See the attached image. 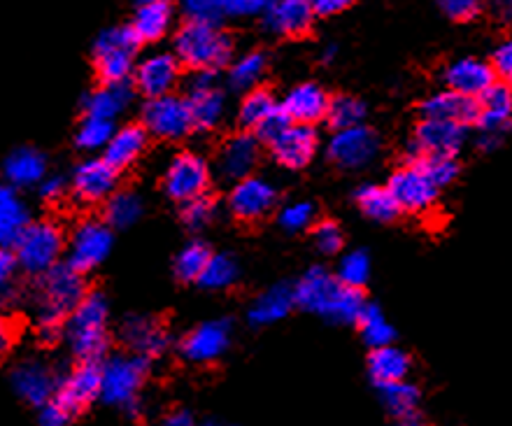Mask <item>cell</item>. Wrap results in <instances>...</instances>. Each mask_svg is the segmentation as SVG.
I'll return each mask as SVG.
<instances>
[{"label": "cell", "instance_id": "f35d334b", "mask_svg": "<svg viewBox=\"0 0 512 426\" xmlns=\"http://www.w3.org/2000/svg\"><path fill=\"white\" fill-rule=\"evenodd\" d=\"M142 217V198L133 191H115L105 201V222L112 229H128Z\"/></svg>", "mask_w": 512, "mask_h": 426}, {"label": "cell", "instance_id": "cb8c5ba5", "mask_svg": "<svg viewBox=\"0 0 512 426\" xmlns=\"http://www.w3.org/2000/svg\"><path fill=\"white\" fill-rule=\"evenodd\" d=\"M122 343L128 350L140 354V357L156 359L170 347V336L159 319L145 317V315H133L126 317L122 329H119Z\"/></svg>", "mask_w": 512, "mask_h": 426}, {"label": "cell", "instance_id": "e0dca14e", "mask_svg": "<svg viewBox=\"0 0 512 426\" xmlns=\"http://www.w3.org/2000/svg\"><path fill=\"white\" fill-rule=\"evenodd\" d=\"M277 189L266 177L250 175L245 180L233 182L229 194V210L240 222H259L275 208Z\"/></svg>", "mask_w": 512, "mask_h": 426}, {"label": "cell", "instance_id": "7dc6e473", "mask_svg": "<svg viewBox=\"0 0 512 426\" xmlns=\"http://www.w3.org/2000/svg\"><path fill=\"white\" fill-rule=\"evenodd\" d=\"M371 278V259L364 250L347 252L338 264V280L350 284V287H364Z\"/></svg>", "mask_w": 512, "mask_h": 426}, {"label": "cell", "instance_id": "7402d4cb", "mask_svg": "<svg viewBox=\"0 0 512 426\" xmlns=\"http://www.w3.org/2000/svg\"><path fill=\"white\" fill-rule=\"evenodd\" d=\"M263 26L280 38H298L310 31L315 19L312 0H266L263 7Z\"/></svg>", "mask_w": 512, "mask_h": 426}, {"label": "cell", "instance_id": "60d3db41", "mask_svg": "<svg viewBox=\"0 0 512 426\" xmlns=\"http://www.w3.org/2000/svg\"><path fill=\"white\" fill-rule=\"evenodd\" d=\"M115 133V119L84 115L80 129H77L75 142L84 152H98V149H105L110 145Z\"/></svg>", "mask_w": 512, "mask_h": 426}, {"label": "cell", "instance_id": "83f0119b", "mask_svg": "<svg viewBox=\"0 0 512 426\" xmlns=\"http://www.w3.org/2000/svg\"><path fill=\"white\" fill-rule=\"evenodd\" d=\"M422 117L431 119H450V122H461V124H475L480 112L478 98L464 96L454 89L438 91L426 98L422 103Z\"/></svg>", "mask_w": 512, "mask_h": 426}, {"label": "cell", "instance_id": "277c9868", "mask_svg": "<svg viewBox=\"0 0 512 426\" xmlns=\"http://www.w3.org/2000/svg\"><path fill=\"white\" fill-rule=\"evenodd\" d=\"M108 301L103 294H87L84 301L70 312L63 326L70 352L77 359H98L108 347Z\"/></svg>", "mask_w": 512, "mask_h": 426}, {"label": "cell", "instance_id": "f907efd6", "mask_svg": "<svg viewBox=\"0 0 512 426\" xmlns=\"http://www.w3.org/2000/svg\"><path fill=\"white\" fill-rule=\"evenodd\" d=\"M312 238H315V245L319 252L324 254H338L343 250V229L336 222H319L315 224V231H312Z\"/></svg>", "mask_w": 512, "mask_h": 426}, {"label": "cell", "instance_id": "e7e4bbea", "mask_svg": "<svg viewBox=\"0 0 512 426\" xmlns=\"http://www.w3.org/2000/svg\"><path fill=\"white\" fill-rule=\"evenodd\" d=\"M336 56V47H326L324 49V61H331Z\"/></svg>", "mask_w": 512, "mask_h": 426}, {"label": "cell", "instance_id": "e575fe53", "mask_svg": "<svg viewBox=\"0 0 512 426\" xmlns=\"http://www.w3.org/2000/svg\"><path fill=\"white\" fill-rule=\"evenodd\" d=\"M31 224L28 217V208L21 201V196L14 191V187H3L0 191V240L5 247H12L17 243L26 226Z\"/></svg>", "mask_w": 512, "mask_h": 426}, {"label": "cell", "instance_id": "94428289", "mask_svg": "<svg viewBox=\"0 0 512 426\" xmlns=\"http://www.w3.org/2000/svg\"><path fill=\"white\" fill-rule=\"evenodd\" d=\"M19 268V259L17 254L10 252V247L0 254V278H3L5 284H10V280L14 278V271Z\"/></svg>", "mask_w": 512, "mask_h": 426}, {"label": "cell", "instance_id": "9c48e42d", "mask_svg": "<svg viewBox=\"0 0 512 426\" xmlns=\"http://www.w3.org/2000/svg\"><path fill=\"white\" fill-rule=\"evenodd\" d=\"M142 126L161 140H182L196 131L187 98L173 94L147 98L142 108Z\"/></svg>", "mask_w": 512, "mask_h": 426}, {"label": "cell", "instance_id": "836d02e7", "mask_svg": "<svg viewBox=\"0 0 512 426\" xmlns=\"http://www.w3.org/2000/svg\"><path fill=\"white\" fill-rule=\"evenodd\" d=\"M133 91L128 82H105V87L91 91L84 98V115H94L103 119H117L131 103Z\"/></svg>", "mask_w": 512, "mask_h": 426}, {"label": "cell", "instance_id": "d6986e66", "mask_svg": "<svg viewBox=\"0 0 512 426\" xmlns=\"http://www.w3.org/2000/svg\"><path fill=\"white\" fill-rule=\"evenodd\" d=\"M468 138V124L450 122V119H431L422 117L417 124L415 136H412V156L419 154H450L464 147Z\"/></svg>", "mask_w": 512, "mask_h": 426}, {"label": "cell", "instance_id": "f6af8a7d", "mask_svg": "<svg viewBox=\"0 0 512 426\" xmlns=\"http://www.w3.org/2000/svg\"><path fill=\"white\" fill-rule=\"evenodd\" d=\"M238 275L240 271L236 259L229 257V254H212L198 282L208 289H229L238 280Z\"/></svg>", "mask_w": 512, "mask_h": 426}, {"label": "cell", "instance_id": "8992f818", "mask_svg": "<svg viewBox=\"0 0 512 426\" xmlns=\"http://www.w3.org/2000/svg\"><path fill=\"white\" fill-rule=\"evenodd\" d=\"M17 254L21 271L28 275H45L49 268L59 264L63 252V231L49 219L31 222L12 245Z\"/></svg>", "mask_w": 512, "mask_h": 426}, {"label": "cell", "instance_id": "74e56055", "mask_svg": "<svg viewBox=\"0 0 512 426\" xmlns=\"http://www.w3.org/2000/svg\"><path fill=\"white\" fill-rule=\"evenodd\" d=\"M282 105L275 101V96L266 89H252L250 94L243 98L238 110V119L245 129L256 131L259 126L275 115Z\"/></svg>", "mask_w": 512, "mask_h": 426}, {"label": "cell", "instance_id": "1f68e13d", "mask_svg": "<svg viewBox=\"0 0 512 426\" xmlns=\"http://www.w3.org/2000/svg\"><path fill=\"white\" fill-rule=\"evenodd\" d=\"M382 403L387 413L394 417L398 424H419L422 413H419V389L410 385L408 380L391 382V385L380 387Z\"/></svg>", "mask_w": 512, "mask_h": 426}, {"label": "cell", "instance_id": "9f6ffc18", "mask_svg": "<svg viewBox=\"0 0 512 426\" xmlns=\"http://www.w3.org/2000/svg\"><path fill=\"white\" fill-rule=\"evenodd\" d=\"M289 124H291L289 115H287V112H284V108H280L273 117L266 119V122H263L254 133L261 138V142H266V145H268V142H273L284 129H287Z\"/></svg>", "mask_w": 512, "mask_h": 426}, {"label": "cell", "instance_id": "91938a15", "mask_svg": "<svg viewBox=\"0 0 512 426\" xmlns=\"http://www.w3.org/2000/svg\"><path fill=\"white\" fill-rule=\"evenodd\" d=\"M352 0H312V7L319 17H333V14L343 12Z\"/></svg>", "mask_w": 512, "mask_h": 426}, {"label": "cell", "instance_id": "6125c7cd", "mask_svg": "<svg viewBox=\"0 0 512 426\" xmlns=\"http://www.w3.org/2000/svg\"><path fill=\"white\" fill-rule=\"evenodd\" d=\"M489 10L503 24H512V0H487Z\"/></svg>", "mask_w": 512, "mask_h": 426}, {"label": "cell", "instance_id": "d6a6232c", "mask_svg": "<svg viewBox=\"0 0 512 426\" xmlns=\"http://www.w3.org/2000/svg\"><path fill=\"white\" fill-rule=\"evenodd\" d=\"M147 133L149 131L145 126H124V129H119L115 136H112L110 145L103 149L105 159L119 170L131 168L133 163H138L140 156L145 154Z\"/></svg>", "mask_w": 512, "mask_h": 426}, {"label": "cell", "instance_id": "bcb514c9", "mask_svg": "<svg viewBox=\"0 0 512 426\" xmlns=\"http://www.w3.org/2000/svg\"><path fill=\"white\" fill-rule=\"evenodd\" d=\"M412 159H415L419 166L429 173L431 180L436 182L440 189L457 180L459 163L450 154H419V156H412Z\"/></svg>", "mask_w": 512, "mask_h": 426}, {"label": "cell", "instance_id": "be15d7a7", "mask_svg": "<svg viewBox=\"0 0 512 426\" xmlns=\"http://www.w3.org/2000/svg\"><path fill=\"white\" fill-rule=\"evenodd\" d=\"M191 422H194V417H191L189 413H184V410H177V413H170L166 417L168 426H189Z\"/></svg>", "mask_w": 512, "mask_h": 426}, {"label": "cell", "instance_id": "2e32d148", "mask_svg": "<svg viewBox=\"0 0 512 426\" xmlns=\"http://www.w3.org/2000/svg\"><path fill=\"white\" fill-rule=\"evenodd\" d=\"M101 387L103 366H98L96 359H80V364L61 380L54 399L77 415L84 408H89L96 399H101Z\"/></svg>", "mask_w": 512, "mask_h": 426}, {"label": "cell", "instance_id": "3957f363", "mask_svg": "<svg viewBox=\"0 0 512 426\" xmlns=\"http://www.w3.org/2000/svg\"><path fill=\"white\" fill-rule=\"evenodd\" d=\"M233 42L217 21H203V19H187L180 31L175 33V54L194 73L224 68L231 61Z\"/></svg>", "mask_w": 512, "mask_h": 426}, {"label": "cell", "instance_id": "ba28073f", "mask_svg": "<svg viewBox=\"0 0 512 426\" xmlns=\"http://www.w3.org/2000/svg\"><path fill=\"white\" fill-rule=\"evenodd\" d=\"M212 182L210 163L196 152H182L170 159L163 173V191L170 201L187 203L191 198L208 194Z\"/></svg>", "mask_w": 512, "mask_h": 426}, {"label": "cell", "instance_id": "f5cc1de1", "mask_svg": "<svg viewBox=\"0 0 512 426\" xmlns=\"http://www.w3.org/2000/svg\"><path fill=\"white\" fill-rule=\"evenodd\" d=\"M182 12L187 19H203V21H219L222 10H219V0H180Z\"/></svg>", "mask_w": 512, "mask_h": 426}, {"label": "cell", "instance_id": "5b68a950", "mask_svg": "<svg viewBox=\"0 0 512 426\" xmlns=\"http://www.w3.org/2000/svg\"><path fill=\"white\" fill-rule=\"evenodd\" d=\"M140 38L133 26L108 28L94 42V66L103 82H126L135 70Z\"/></svg>", "mask_w": 512, "mask_h": 426}, {"label": "cell", "instance_id": "c3c4849f", "mask_svg": "<svg viewBox=\"0 0 512 426\" xmlns=\"http://www.w3.org/2000/svg\"><path fill=\"white\" fill-rule=\"evenodd\" d=\"M217 215V203L212 201L208 194L191 198V201L182 203V222L191 231H201L205 226L212 224Z\"/></svg>", "mask_w": 512, "mask_h": 426}, {"label": "cell", "instance_id": "44dd1931", "mask_svg": "<svg viewBox=\"0 0 512 426\" xmlns=\"http://www.w3.org/2000/svg\"><path fill=\"white\" fill-rule=\"evenodd\" d=\"M317 133L312 124L291 122L280 136L268 142L273 159L287 170H301L315 159L317 154Z\"/></svg>", "mask_w": 512, "mask_h": 426}, {"label": "cell", "instance_id": "ffe728a7", "mask_svg": "<svg viewBox=\"0 0 512 426\" xmlns=\"http://www.w3.org/2000/svg\"><path fill=\"white\" fill-rule=\"evenodd\" d=\"M180 70L182 61L177 59L175 52L149 54L133 70L135 89L147 98L173 94L177 82H180Z\"/></svg>", "mask_w": 512, "mask_h": 426}, {"label": "cell", "instance_id": "b9f144b4", "mask_svg": "<svg viewBox=\"0 0 512 426\" xmlns=\"http://www.w3.org/2000/svg\"><path fill=\"white\" fill-rule=\"evenodd\" d=\"M359 331H361V338H364V343L371 347H382V345H391L394 343V326L387 322V317L382 315L380 308H375V305H366L364 315L359 317Z\"/></svg>", "mask_w": 512, "mask_h": 426}, {"label": "cell", "instance_id": "f546056e", "mask_svg": "<svg viewBox=\"0 0 512 426\" xmlns=\"http://www.w3.org/2000/svg\"><path fill=\"white\" fill-rule=\"evenodd\" d=\"M410 371V357L403 350L391 345L373 347L371 354H368V373H371V380L378 387L391 385V382L405 380Z\"/></svg>", "mask_w": 512, "mask_h": 426}, {"label": "cell", "instance_id": "8d00e7d4", "mask_svg": "<svg viewBox=\"0 0 512 426\" xmlns=\"http://www.w3.org/2000/svg\"><path fill=\"white\" fill-rule=\"evenodd\" d=\"M357 205L366 217L375 219V222H394L401 212L396 196L391 194L389 187H378V184H366L357 191Z\"/></svg>", "mask_w": 512, "mask_h": 426}, {"label": "cell", "instance_id": "4316f807", "mask_svg": "<svg viewBox=\"0 0 512 426\" xmlns=\"http://www.w3.org/2000/svg\"><path fill=\"white\" fill-rule=\"evenodd\" d=\"M331 98L324 94V89L315 82H303L294 87L284 98L282 108L287 112L291 122L298 124H317L319 119H326Z\"/></svg>", "mask_w": 512, "mask_h": 426}, {"label": "cell", "instance_id": "9a60e30c", "mask_svg": "<svg viewBox=\"0 0 512 426\" xmlns=\"http://www.w3.org/2000/svg\"><path fill=\"white\" fill-rule=\"evenodd\" d=\"M187 103L194 117L196 131H212L222 122L226 110L224 91L215 80V73L201 70L187 84Z\"/></svg>", "mask_w": 512, "mask_h": 426}, {"label": "cell", "instance_id": "484cf974", "mask_svg": "<svg viewBox=\"0 0 512 426\" xmlns=\"http://www.w3.org/2000/svg\"><path fill=\"white\" fill-rule=\"evenodd\" d=\"M443 80L447 84V89H454L459 91V94L471 98H480L496 84V73L492 63L466 56V59L452 61L450 66L445 68Z\"/></svg>", "mask_w": 512, "mask_h": 426}, {"label": "cell", "instance_id": "d590c367", "mask_svg": "<svg viewBox=\"0 0 512 426\" xmlns=\"http://www.w3.org/2000/svg\"><path fill=\"white\" fill-rule=\"evenodd\" d=\"M170 24H173L170 3H140L131 26L140 42H156L168 33Z\"/></svg>", "mask_w": 512, "mask_h": 426}, {"label": "cell", "instance_id": "8fae6325", "mask_svg": "<svg viewBox=\"0 0 512 426\" xmlns=\"http://www.w3.org/2000/svg\"><path fill=\"white\" fill-rule=\"evenodd\" d=\"M480 112L475 124H478V145L482 149H496L506 138L512 126V87L496 82L487 94L478 98Z\"/></svg>", "mask_w": 512, "mask_h": 426}, {"label": "cell", "instance_id": "680465c9", "mask_svg": "<svg viewBox=\"0 0 512 426\" xmlns=\"http://www.w3.org/2000/svg\"><path fill=\"white\" fill-rule=\"evenodd\" d=\"M63 194H66V180H61V177H45L40 182V196L47 203H59Z\"/></svg>", "mask_w": 512, "mask_h": 426}, {"label": "cell", "instance_id": "4dcf8cb0", "mask_svg": "<svg viewBox=\"0 0 512 426\" xmlns=\"http://www.w3.org/2000/svg\"><path fill=\"white\" fill-rule=\"evenodd\" d=\"M294 305V287H289V284H275V287L266 289L259 298H256L247 317H250V322L254 326H268L287 317Z\"/></svg>", "mask_w": 512, "mask_h": 426}, {"label": "cell", "instance_id": "ac0fdd59", "mask_svg": "<svg viewBox=\"0 0 512 426\" xmlns=\"http://www.w3.org/2000/svg\"><path fill=\"white\" fill-rule=\"evenodd\" d=\"M119 168L105 159H87L73 170V194L77 201L87 205L105 203L117 191Z\"/></svg>", "mask_w": 512, "mask_h": 426}, {"label": "cell", "instance_id": "7bdbcfd3", "mask_svg": "<svg viewBox=\"0 0 512 426\" xmlns=\"http://www.w3.org/2000/svg\"><path fill=\"white\" fill-rule=\"evenodd\" d=\"M364 117H366L364 103H361L359 98L347 96V94L331 98L329 112H326V119H329L333 131L350 129V126L364 124Z\"/></svg>", "mask_w": 512, "mask_h": 426}, {"label": "cell", "instance_id": "816d5d0a", "mask_svg": "<svg viewBox=\"0 0 512 426\" xmlns=\"http://www.w3.org/2000/svg\"><path fill=\"white\" fill-rule=\"evenodd\" d=\"M436 5L454 21H471L485 10L487 0H436Z\"/></svg>", "mask_w": 512, "mask_h": 426}, {"label": "cell", "instance_id": "03108f58", "mask_svg": "<svg viewBox=\"0 0 512 426\" xmlns=\"http://www.w3.org/2000/svg\"><path fill=\"white\" fill-rule=\"evenodd\" d=\"M138 3H170V0H138Z\"/></svg>", "mask_w": 512, "mask_h": 426}, {"label": "cell", "instance_id": "52a82bcc", "mask_svg": "<svg viewBox=\"0 0 512 426\" xmlns=\"http://www.w3.org/2000/svg\"><path fill=\"white\" fill-rule=\"evenodd\" d=\"M147 375V357L140 354H119L103 366L101 399L108 406L131 408L138 403V394Z\"/></svg>", "mask_w": 512, "mask_h": 426}, {"label": "cell", "instance_id": "6da1fadb", "mask_svg": "<svg viewBox=\"0 0 512 426\" xmlns=\"http://www.w3.org/2000/svg\"><path fill=\"white\" fill-rule=\"evenodd\" d=\"M298 308L336 324H357L366 310V298L359 287L340 282L324 268H312L294 287Z\"/></svg>", "mask_w": 512, "mask_h": 426}, {"label": "cell", "instance_id": "11a10c76", "mask_svg": "<svg viewBox=\"0 0 512 426\" xmlns=\"http://www.w3.org/2000/svg\"><path fill=\"white\" fill-rule=\"evenodd\" d=\"M263 7H266V0H219V10H222V17H254V14H261Z\"/></svg>", "mask_w": 512, "mask_h": 426}, {"label": "cell", "instance_id": "4fadbf2b", "mask_svg": "<svg viewBox=\"0 0 512 426\" xmlns=\"http://www.w3.org/2000/svg\"><path fill=\"white\" fill-rule=\"evenodd\" d=\"M112 243L115 238H112V226L108 222L87 219V222L77 224L68 240V261L82 273H87L108 259Z\"/></svg>", "mask_w": 512, "mask_h": 426}, {"label": "cell", "instance_id": "ab89813d", "mask_svg": "<svg viewBox=\"0 0 512 426\" xmlns=\"http://www.w3.org/2000/svg\"><path fill=\"white\" fill-rule=\"evenodd\" d=\"M268 68V59L263 52H247L231 63L229 82L233 89H254L263 80Z\"/></svg>", "mask_w": 512, "mask_h": 426}, {"label": "cell", "instance_id": "db71d44e", "mask_svg": "<svg viewBox=\"0 0 512 426\" xmlns=\"http://www.w3.org/2000/svg\"><path fill=\"white\" fill-rule=\"evenodd\" d=\"M492 66L496 73V80L512 87V38L503 40L492 54Z\"/></svg>", "mask_w": 512, "mask_h": 426}, {"label": "cell", "instance_id": "681fc988", "mask_svg": "<svg viewBox=\"0 0 512 426\" xmlns=\"http://www.w3.org/2000/svg\"><path fill=\"white\" fill-rule=\"evenodd\" d=\"M312 224H315V208H312V203L298 201L287 205V208L280 212V226L284 231L301 233L305 229H310Z\"/></svg>", "mask_w": 512, "mask_h": 426}, {"label": "cell", "instance_id": "5bb4252c", "mask_svg": "<svg viewBox=\"0 0 512 426\" xmlns=\"http://www.w3.org/2000/svg\"><path fill=\"white\" fill-rule=\"evenodd\" d=\"M261 159V138L252 133H233L224 138L215 156V173L226 182H240L254 175Z\"/></svg>", "mask_w": 512, "mask_h": 426}, {"label": "cell", "instance_id": "7c38bea8", "mask_svg": "<svg viewBox=\"0 0 512 426\" xmlns=\"http://www.w3.org/2000/svg\"><path fill=\"white\" fill-rule=\"evenodd\" d=\"M387 187L391 189V194L396 196L398 205L405 212H429L433 205L438 201L440 187L431 180L429 173L419 166V163L412 159L408 166L398 168L394 175L389 177Z\"/></svg>", "mask_w": 512, "mask_h": 426}, {"label": "cell", "instance_id": "ee69618b", "mask_svg": "<svg viewBox=\"0 0 512 426\" xmlns=\"http://www.w3.org/2000/svg\"><path fill=\"white\" fill-rule=\"evenodd\" d=\"M212 252L203 243H189L175 259V273L182 282H198L208 266Z\"/></svg>", "mask_w": 512, "mask_h": 426}, {"label": "cell", "instance_id": "30bf717a", "mask_svg": "<svg viewBox=\"0 0 512 426\" xmlns=\"http://www.w3.org/2000/svg\"><path fill=\"white\" fill-rule=\"evenodd\" d=\"M326 152H329L331 163H336L338 168L361 170L371 166L375 156L380 154V136L371 126H350V129L333 133Z\"/></svg>", "mask_w": 512, "mask_h": 426}, {"label": "cell", "instance_id": "6f0895ef", "mask_svg": "<svg viewBox=\"0 0 512 426\" xmlns=\"http://www.w3.org/2000/svg\"><path fill=\"white\" fill-rule=\"evenodd\" d=\"M70 417H73V413H70V410L56 399L47 401L45 406L40 408L42 426H66L70 422Z\"/></svg>", "mask_w": 512, "mask_h": 426}, {"label": "cell", "instance_id": "603a6c76", "mask_svg": "<svg viewBox=\"0 0 512 426\" xmlns=\"http://www.w3.org/2000/svg\"><path fill=\"white\" fill-rule=\"evenodd\" d=\"M229 345L231 324L222 322V319H212V322H205L189 331V336L182 340L180 352L191 364H212L229 350Z\"/></svg>", "mask_w": 512, "mask_h": 426}, {"label": "cell", "instance_id": "d4e9b609", "mask_svg": "<svg viewBox=\"0 0 512 426\" xmlns=\"http://www.w3.org/2000/svg\"><path fill=\"white\" fill-rule=\"evenodd\" d=\"M14 394L19 396L21 401H26L28 406L42 408L47 401H52L56 392H59V385H56V378L52 371L40 361H21V364L14 368L10 375Z\"/></svg>", "mask_w": 512, "mask_h": 426}, {"label": "cell", "instance_id": "f1b7e54d", "mask_svg": "<svg viewBox=\"0 0 512 426\" xmlns=\"http://www.w3.org/2000/svg\"><path fill=\"white\" fill-rule=\"evenodd\" d=\"M3 170L12 187H33L47 177V161L38 149L19 147L7 156Z\"/></svg>", "mask_w": 512, "mask_h": 426}, {"label": "cell", "instance_id": "7a4b0ae2", "mask_svg": "<svg viewBox=\"0 0 512 426\" xmlns=\"http://www.w3.org/2000/svg\"><path fill=\"white\" fill-rule=\"evenodd\" d=\"M87 284L82 271L73 264H56L42 275L40 280V308H38V331L45 340L59 338L70 312L84 301Z\"/></svg>", "mask_w": 512, "mask_h": 426}]
</instances>
